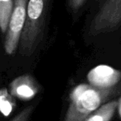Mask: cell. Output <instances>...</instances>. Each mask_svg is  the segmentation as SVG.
<instances>
[{
	"label": "cell",
	"mask_w": 121,
	"mask_h": 121,
	"mask_svg": "<svg viewBox=\"0 0 121 121\" xmlns=\"http://www.w3.org/2000/svg\"><path fill=\"white\" fill-rule=\"evenodd\" d=\"M50 0H28L25 24L19 40L22 56L32 55L44 35Z\"/></svg>",
	"instance_id": "1"
},
{
	"label": "cell",
	"mask_w": 121,
	"mask_h": 121,
	"mask_svg": "<svg viewBox=\"0 0 121 121\" xmlns=\"http://www.w3.org/2000/svg\"><path fill=\"white\" fill-rule=\"evenodd\" d=\"M113 90L100 89L86 84L75 87L70 95V105L64 121H83L109 98Z\"/></svg>",
	"instance_id": "2"
},
{
	"label": "cell",
	"mask_w": 121,
	"mask_h": 121,
	"mask_svg": "<svg viewBox=\"0 0 121 121\" xmlns=\"http://www.w3.org/2000/svg\"><path fill=\"white\" fill-rule=\"evenodd\" d=\"M121 26V0H100L89 26L90 35L111 32Z\"/></svg>",
	"instance_id": "3"
},
{
	"label": "cell",
	"mask_w": 121,
	"mask_h": 121,
	"mask_svg": "<svg viewBox=\"0 0 121 121\" xmlns=\"http://www.w3.org/2000/svg\"><path fill=\"white\" fill-rule=\"evenodd\" d=\"M28 0H13V8L4 40V49L8 54H13L19 45L26 16Z\"/></svg>",
	"instance_id": "4"
},
{
	"label": "cell",
	"mask_w": 121,
	"mask_h": 121,
	"mask_svg": "<svg viewBox=\"0 0 121 121\" xmlns=\"http://www.w3.org/2000/svg\"><path fill=\"white\" fill-rule=\"evenodd\" d=\"M87 78L91 86L100 89H108L119 82L121 73L110 66L99 65L90 71Z\"/></svg>",
	"instance_id": "5"
},
{
	"label": "cell",
	"mask_w": 121,
	"mask_h": 121,
	"mask_svg": "<svg viewBox=\"0 0 121 121\" xmlns=\"http://www.w3.org/2000/svg\"><path fill=\"white\" fill-rule=\"evenodd\" d=\"M39 91V86L30 74H24L15 78L10 84V93L14 97L27 100L33 98Z\"/></svg>",
	"instance_id": "6"
},
{
	"label": "cell",
	"mask_w": 121,
	"mask_h": 121,
	"mask_svg": "<svg viewBox=\"0 0 121 121\" xmlns=\"http://www.w3.org/2000/svg\"><path fill=\"white\" fill-rule=\"evenodd\" d=\"M117 106L118 100H111L99 107L95 113L89 115L83 121H110L115 114Z\"/></svg>",
	"instance_id": "7"
},
{
	"label": "cell",
	"mask_w": 121,
	"mask_h": 121,
	"mask_svg": "<svg viewBox=\"0 0 121 121\" xmlns=\"http://www.w3.org/2000/svg\"><path fill=\"white\" fill-rule=\"evenodd\" d=\"M13 0H0V30L5 34L13 13Z\"/></svg>",
	"instance_id": "8"
},
{
	"label": "cell",
	"mask_w": 121,
	"mask_h": 121,
	"mask_svg": "<svg viewBox=\"0 0 121 121\" xmlns=\"http://www.w3.org/2000/svg\"><path fill=\"white\" fill-rule=\"evenodd\" d=\"M16 106L14 96L8 91L7 88L0 89V112L4 116L11 115Z\"/></svg>",
	"instance_id": "9"
},
{
	"label": "cell",
	"mask_w": 121,
	"mask_h": 121,
	"mask_svg": "<svg viewBox=\"0 0 121 121\" xmlns=\"http://www.w3.org/2000/svg\"><path fill=\"white\" fill-rule=\"evenodd\" d=\"M34 110L33 105H30V106L26 107L24 110H22L19 114L16 115L13 120L10 121H28L30 119V115H31L32 112Z\"/></svg>",
	"instance_id": "10"
},
{
	"label": "cell",
	"mask_w": 121,
	"mask_h": 121,
	"mask_svg": "<svg viewBox=\"0 0 121 121\" xmlns=\"http://www.w3.org/2000/svg\"><path fill=\"white\" fill-rule=\"evenodd\" d=\"M86 0H69V7L73 13H76L82 7Z\"/></svg>",
	"instance_id": "11"
},
{
	"label": "cell",
	"mask_w": 121,
	"mask_h": 121,
	"mask_svg": "<svg viewBox=\"0 0 121 121\" xmlns=\"http://www.w3.org/2000/svg\"><path fill=\"white\" fill-rule=\"evenodd\" d=\"M118 110H119V114H120V116L121 118V98L118 100Z\"/></svg>",
	"instance_id": "12"
}]
</instances>
